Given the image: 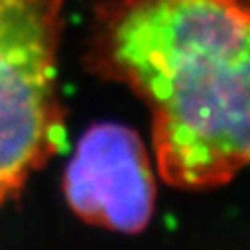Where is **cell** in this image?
<instances>
[{
  "instance_id": "cell-1",
  "label": "cell",
  "mask_w": 250,
  "mask_h": 250,
  "mask_svg": "<svg viewBox=\"0 0 250 250\" xmlns=\"http://www.w3.org/2000/svg\"><path fill=\"white\" fill-rule=\"evenodd\" d=\"M248 24L225 0H122L99 24L95 63L150 106L173 187L213 189L248 162Z\"/></svg>"
},
{
  "instance_id": "cell-2",
  "label": "cell",
  "mask_w": 250,
  "mask_h": 250,
  "mask_svg": "<svg viewBox=\"0 0 250 250\" xmlns=\"http://www.w3.org/2000/svg\"><path fill=\"white\" fill-rule=\"evenodd\" d=\"M63 0H0V205L65 140L57 95Z\"/></svg>"
},
{
  "instance_id": "cell-3",
  "label": "cell",
  "mask_w": 250,
  "mask_h": 250,
  "mask_svg": "<svg viewBox=\"0 0 250 250\" xmlns=\"http://www.w3.org/2000/svg\"><path fill=\"white\" fill-rule=\"evenodd\" d=\"M71 209L87 223L140 232L152 219L156 185L140 136L114 122L89 128L63 179Z\"/></svg>"
},
{
  "instance_id": "cell-4",
  "label": "cell",
  "mask_w": 250,
  "mask_h": 250,
  "mask_svg": "<svg viewBox=\"0 0 250 250\" xmlns=\"http://www.w3.org/2000/svg\"><path fill=\"white\" fill-rule=\"evenodd\" d=\"M225 2H238V4H246V0H225Z\"/></svg>"
}]
</instances>
